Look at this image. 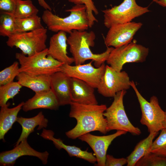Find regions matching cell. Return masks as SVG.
I'll list each match as a JSON object with an SVG mask.
<instances>
[{"label":"cell","mask_w":166,"mask_h":166,"mask_svg":"<svg viewBox=\"0 0 166 166\" xmlns=\"http://www.w3.org/2000/svg\"><path fill=\"white\" fill-rule=\"evenodd\" d=\"M44 27L41 18L37 15L22 18H15L14 33L31 31Z\"/></svg>","instance_id":"cb8c5ba5"},{"label":"cell","mask_w":166,"mask_h":166,"mask_svg":"<svg viewBox=\"0 0 166 166\" xmlns=\"http://www.w3.org/2000/svg\"><path fill=\"white\" fill-rule=\"evenodd\" d=\"M47 30L44 27L29 32L14 33L6 42L7 45L19 49L21 53L28 56L46 49Z\"/></svg>","instance_id":"ba28073f"},{"label":"cell","mask_w":166,"mask_h":166,"mask_svg":"<svg viewBox=\"0 0 166 166\" xmlns=\"http://www.w3.org/2000/svg\"><path fill=\"white\" fill-rule=\"evenodd\" d=\"M126 92V90H123L117 93L111 105L104 112L107 130H123L134 135H139L141 133L140 130L130 122L124 109L123 99Z\"/></svg>","instance_id":"5b68a950"},{"label":"cell","mask_w":166,"mask_h":166,"mask_svg":"<svg viewBox=\"0 0 166 166\" xmlns=\"http://www.w3.org/2000/svg\"><path fill=\"white\" fill-rule=\"evenodd\" d=\"M15 18L13 14L1 11L0 35L8 38L14 33Z\"/></svg>","instance_id":"4316f807"},{"label":"cell","mask_w":166,"mask_h":166,"mask_svg":"<svg viewBox=\"0 0 166 166\" xmlns=\"http://www.w3.org/2000/svg\"><path fill=\"white\" fill-rule=\"evenodd\" d=\"M93 61L73 66L63 64L61 67V71L70 77L83 81L97 88L105 72L106 65L103 63L99 67H94L92 65Z\"/></svg>","instance_id":"8fae6325"},{"label":"cell","mask_w":166,"mask_h":166,"mask_svg":"<svg viewBox=\"0 0 166 166\" xmlns=\"http://www.w3.org/2000/svg\"><path fill=\"white\" fill-rule=\"evenodd\" d=\"M70 86L72 102L84 105L98 104L94 94L95 88L86 82L70 77Z\"/></svg>","instance_id":"9a60e30c"},{"label":"cell","mask_w":166,"mask_h":166,"mask_svg":"<svg viewBox=\"0 0 166 166\" xmlns=\"http://www.w3.org/2000/svg\"><path fill=\"white\" fill-rule=\"evenodd\" d=\"M127 132L117 130L112 134L106 136L94 135L89 133L80 136L79 139L87 143L91 147L95 155L97 166H105L107 152L109 146L117 137L124 135Z\"/></svg>","instance_id":"4fadbf2b"},{"label":"cell","mask_w":166,"mask_h":166,"mask_svg":"<svg viewBox=\"0 0 166 166\" xmlns=\"http://www.w3.org/2000/svg\"><path fill=\"white\" fill-rule=\"evenodd\" d=\"M48 49L36 52L28 56L22 53H17L15 57L20 65V72L32 75H49L61 71L64 64L48 55Z\"/></svg>","instance_id":"277c9868"},{"label":"cell","mask_w":166,"mask_h":166,"mask_svg":"<svg viewBox=\"0 0 166 166\" xmlns=\"http://www.w3.org/2000/svg\"><path fill=\"white\" fill-rule=\"evenodd\" d=\"M158 133H149L147 137L141 140L137 144L133 150L126 158L127 166H135L140 159L148 153L153 140Z\"/></svg>","instance_id":"603a6c76"},{"label":"cell","mask_w":166,"mask_h":166,"mask_svg":"<svg viewBox=\"0 0 166 166\" xmlns=\"http://www.w3.org/2000/svg\"><path fill=\"white\" fill-rule=\"evenodd\" d=\"M14 147L12 150L0 153V166H13L18 158L24 156L36 157L41 160L44 165L48 162L49 153L47 151L40 152L35 150L28 143L27 139L21 141Z\"/></svg>","instance_id":"5bb4252c"},{"label":"cell","mask_w":166,"mask_h":166,"mask_svg":"<svg viewBox=\"0 0 166 166\" xmlns=\"http://www.w3.org/2000/svg\"><path fill=\"white\" fill-rule=\"evenodd\" d=\"M165 116L164 120L163 121L162 124V128H166V109L165 111Z\"/></svg>","instance_id":"d590c367"},{"label":"cell","mask_w":166,"mask_h":166,"mask_svg":"<svg viewBox=\"0 0 166 166\" xmlns=\"http://www.w3.org/2000/svg\"><path fill=\"white\" fill-rule=\"evenodd\" d=\"M16 79L22 86L30 89L35 93L51 89L50 75H32L24 72H20L16 77Z\"/></svg>","instance_id":"ffe728a7"},{"label":"cell","mask_w":166,"mask_h":166,"mask_svg":"<svg viewBox=\"0 0 166 166\" xmlns=\"http://www.w3.org/2000/svg\"><path fill=\"white\" fill-rule=\"evenodd\" d=\"M17 122L21 126L22 130L20 136L16 143L15 146L21 141L27 139L29 135L34 130L36 127L38 126V130L46 128L48 121L45 117L42 112H40L35 116L31 118L18 117Z\"/></svg>","instance_id":"44dd1931"},{"label":"cell","mask_w":166,"mask_h":166,"mask_svg":"<svg viewBox=\"0 0 166 166\" xmlns=\"http://www.w3.org/2000/svg\"><path fill=\"white\" fill-rule=\"evenodd\" d=\"M67 39L66 33L64 31H60L53 35L49 40L48 55L64 64L71 65L74 60L67 55Z\"/></svg>","instance_id":"e0dca14e"},{"label":"cell","mask_w":166,"mask_h":166,"mask_svg":"<svg viewBox=\"0 0 166 166\" xmlns=\"http://www.w3.org/2000/svg\"><path fill=\"white\" fill-rule=\"evenodd\" d=\"M69 116L75 119L76 125L65 132L69 138L75 139L94 131L105 134L108 132L107 121L104 113L107 107L101 104L84 105L72 102Z\"/></svg>","instance_id":"6da1fadb"},{"label":"cell","mask_w":166,"mask_h":166,"mask_svg":"<svg viewBox=\"0 0 166 166\" xmlns=\"http://www.w3.org/2000/svg\"><path fill=\"white\" fill-rule=\"evenodd\" d=\"M136 166H166V157L149 153L140 159Z\"/></svg>","instance_id":"f546056e"},{"label":"cell","mask_w":166,"mask_h":166,"mask_svg":"<svg viewBox=\"0 0 166 166\" xmlns=\"http://www.w3.org/2000/svg\"><path fill=\"white\" fill-rule=\"evenodd\" d=\"M127 164V158H116L113 156L107 154L105 166H122Z\"/></svg>","instance_id":"d6a6232c"},{"label":"cell","mask_w":166,"mask_h":166,"mask_svg":"<svg viewBox=\"0 0 166 166\" xmlns=\"http://www.w3.org/2000/svg\"><path fill=\"white\" fill-rule=\"evenodd\" d=\"M69 15L61 18L53 14L51 10H45L42 18L49 30L57 32L64 31L70 34L73 30L84 31L89 27L86 7L84 4H78L65 10Z\"/></svg>","instance_id":"3957f363"},{"label":"cell","mask_w":166,"mask_h":166,"mask_svg":"<svg viewBox=\"0 0 166 166\" xmlns=\"http://www.w3.org/2000/svg\"><path fill=\"white\" fill-rule=\"evenodd\" d=\"M70 78L60 71L51 76L50 89L60 106L70 105L72 102L70 93Z\"/></svg>","instance_id":"2e32d148"},{"label":"cell","mask_w":166,"mask_h":166,"mask_svg":"<svg viewBox=\"0 0 166 166\" xmlns=\"http://www.w3.org/2000/svg\"><path fill=\"white\" fill-rule=\"evenodd\" d=\"M22 87L18 81H14L0 86V106L6 105L9 99H13Z\"/></svg>","instance_id":"484cf974"},{"label":"cell","mask_w":166,"mask_h":166,"mask_svg":"<svg viewBox=\"0 0 166 166\" xmlns=\"http://www.w3.org/2000/svg\"><path fill=\"white\" fill-rule=\"evenodd\" d=\"M96 35L93 31L73 30L67 38V43L74 60L75 65L83 64L89 60L94 62L95 67H99L106 61L113 47H107L106 50L99 54L93 53L90 47L95 45Z\"/></svg>","instance_id":"7a4b0ae2"},{"label":"cell","mask_w":166,"mask_h":166,"mask_svg":"<svg viewBox=\"0 0 166 166\" xmlns=\"http://www.w3.org/2000/svg\"><path fill=\"white\" fill-rule=\"evenodd\" d=\"M156 2L162 6L166 7V0H158Z\"/></svg>","instance_id":"e575fe53"},{"label":"cell","mask_w":166,"mask_h":166,"mask_svg":"<svg viewBox=\"0 0 166 166\" xmlns=\"http://www.w3.org/2000/svg\"><path fill=\"white\" fill-rule=\"evenodd\" d=\"M24 102H22L13 108H8L10 103L1 106L0 111V139L5 140V134L17 121L18 114L22 109Z\"/></svg>","instance_id":"7402d4cb"},{"label":"cell","mask_w":166,"mask_h":166,"mask_svg":"<svg viewBox=\"0 0 166 166\" xmlns=\"http://www.w3.org/2000/svg\"><path fill=\"white\" fill-rule=\"evenodd\" d=\"M149 51L148 48L137 44L134 40L122 46L113 48L106 62L115 70L120 72L126 63L145 61Z\"/></svg>","instance_id":"52a82bcc"},{"label":"cell","mask_w":166,"mask_h":166,"mask_svg":"<svg viewBox=\"0 0 166 166\" xmlns=\"http://www.w3.org/2000/svg\"><path fill=\"white\" fill-rule=\"evenodd\" d=\"M131 81L125 71L118 72L106 65L104 74L97 88L99 93L106 97H114L118 92L131 87Z\"/></svg>","instance_id":"30bf717a"},{"label":"cell","mask_w":166,"mask_h":166,"mask_svg":"<svg viewBox=\"0 0 166 166\" xmlns=\"http://www.w3.org/2000/svg\"><path fill=\"white\" fill-rule=\"evenodd\" d=\"M160 131L159 135L152 142L148 153L166 157V128H163Z\"/></svg>","instance_id":"83f0119b"},{"label":"cell","mask_w":166,"mask_h":166,"mask_svg":"<svg viewBox=\"0 0 166 166\" xmlns=\"http://www.w3.org/2000/svg\"><path fill=\"white\" fill-rule=\"evenodd\" d=\"M19 63L14 61L11 65L0 72V86L9 83L20 73L18 66Z\"/></svg>","instance_id":"f1b7e54d"},{"label":"cell","mask_w":166,"mask_h":166,"mask_svg":"<svg viewBox=\"0 0 166 166\" xmlns=\"http://www.w3.org/2000/svg\"><path fill=\"white\" fill-rule=\"evenodd\" d=\"M150 11L148 7L138 5L136 0H124L119 5L102 11L104 24L109 29L115 25L130 22Z\"/></svg>","instance_id":"9c48e42d"},{"label":"cell","mask_w":166,"mask_h":166,"mask_svg":"<svg viewBox=\"0 0 166 166\" xmlns=\"http://www.w3.org/2000/svg\"><path fill=\"white\" fill-rule=\"evenodd\" d=\"M59 106L55 96L50 89L35 93L32 97L24 102L22 109L26 112L38 109L56 110Z\"/></svg>","instance_id":"ac0fdd59"},{"label":"cell","mask_w":166,"mask_h":166,"mask_svg":"<svg viewBox=\"0 0 166 166\" xmlns=\"http://www.w3.org/2000/svg\"><path fill=\"white\" fill-rule=\"evenodd\" d=\"M38 12L31 0H18L13 15L15 18H22L37 15Z\"/></svg>","instance_id":"d4e9b609"},{"label":"cell","mask_w":166,"mask_h":166,"mask_svg":"<svg viewBox=\"0 0 166 166\" xmlns=\"http://www.w3.org/2000/svg\"><path fill=\"white\" fill-rule=\"evenodd\" d=\"M142 25L141 22H131L111 26L104 39L105 45L107 47L117 48L131 42Z\"/></svg>","instance_id":"7c38bea8"},{"label":"cell","mask_w":166,"mask_h":166,"mask_svg":"<svg viewBox=\"0 0 166 166\" xmlns=\"http://www.w3.org/2000/svg\"><path fill=\"white\" fill-rule=\"evenodd\" d=\"M18 0H0L1 11L12 14L14 13Z\"/></svg>","instance_id":"1f68e13d"},{"label":"cell","mask_w":166,"mask_h":166,"mask_svg":"<svg viewBox=\"0 0 166 166\" xmlns=\"http://www.w3.org/2000/svg\"><path fill=\"white\" fill-rule=\"evenodd\" d=\"M131 86L136 94L140 105L141 112L140 121L141 124L146 126L149 133L158 132L163 128L165 112L161 108L157 97L153 96L148 101L140 93L133 81H131Z\"/></svg>","instance_id":"8992f818"},{"label":"cell","mask_w":166,"mask_h":166,"mask_svg":"<svg viewBox=\"0 0 166 166\" xmlns=\"http://www.w3.org/2000/svg\"><path fill=\"white\" fill-rule=\"evenodd\" d=\"M39 5L45 10H51L52 9L50 6L45 0H37Z\"/></svg>","instance_id":"836d02e7"},{"label":"cell","mask_w":166,"mask_h":166,"mask_svg":"<svg viewBox=\"0 0 166 166\" xmlns=\"http://www.w3.org/2000/svg\"><path fill=\"white\" fill-rule=\"evenodd\" d=\"M93 0H68L69 1L73 2L75 4H81L84 5L86 7L88 19L89 27L91 28L95 22H97L98 20L95 17L93 13L96 15L98 14V11L95 6Z\"/></svg>","instance_id":"4dcf8cb0"},{"label":"cell","mask_w":166,"mask_h":166,"mask_svg":"<svg viewBox=\"0 0 166 166\" xmlns=\"http://www.w3.org/2000/svg\"><path fill=\"white\" fill-rule=\"evenodd\" d=\"M153 2H156L158 0H152Z\"/></svg>","instance_id":"8d00e7d4"},{"label":"cell","mask_w":166,"mask_h":166,"mask_svg":"<svg viewBox=\"0 0 166 166\" xmlns=\"http://www.w3.org/2000/svg\"><path fill=\"white\" fill-rule=\"evenodd\" d=\"M54 133L51 130L43 128L40 135L43 138L52 141L55 147L59 150L63 149L70 157H76L83 159L89 162L94 164L97 162L96 157L92 152L83 151L80 148L75 146H71L65 144L60 139L54 137Z\"/></svg>","instance_id":"d6986e66"}]
</instances>
